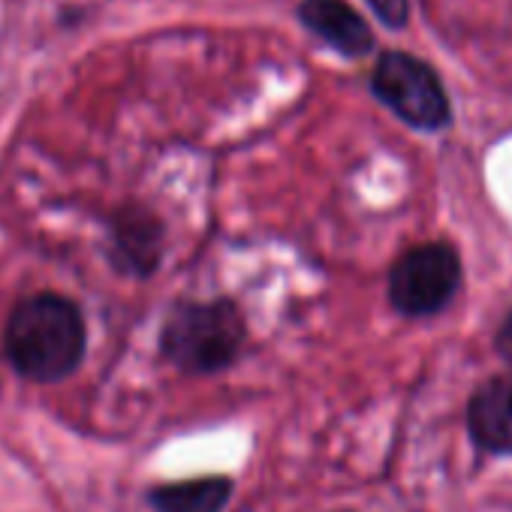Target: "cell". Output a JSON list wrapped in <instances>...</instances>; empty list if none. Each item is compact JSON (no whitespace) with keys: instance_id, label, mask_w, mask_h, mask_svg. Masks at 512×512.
Returning a JSON list of instances; mask_svg holds the SVG:
<instances>
[{"instance_id":"6da1fadb","label":"cell","mask_w":512,"mask_h":512,"mask_svg":"<svg viewBox=\"0 0 512 512\" xmlns=\"http://www.w3.org/2000/svg\"><path fill=\"white\" fill-rule=\"evenodd\" d=\"M4 344L22 377L58 383L82 365L85 320L70 299L43 293L13 311Z\"/></svg>"},{"instance_id":"7a4b0ae2","label":"cell","mask_w":512,"mask_h":512,"mask_svg":"<svg viewBox=\"0 0 512 512\" xmlns=\"http://www.w3.org/2000/svg\"><path fill=\"white\" fill-rule=\"evenodd\" d=\"M244 341V323L229 302L178 305L160 335L172 365L187 374H214L235 362Z\"/></svg>"},{"instance_id":"3957f363","label":"cell","mask_w":512,"mask_h":512,"mask_svg":"<svg viewBox=\"0 0 512 512\" xmlns=\"http://www.w3.org/2000/svg\"><path fill=\"white\" fill-rule=\"evenodd\" d=\"M374 94L410 127L440 130L449 124V97L428 64L404 52H386L374 70Z\"/></svg>"},{"instance_id":"277c9868","label":"cell","mask_w":512,"mask_h":512,"mask_svg":"<svg viewBox=\"0 0 512 512\" xmlns=\"http://www.w3.org/2000/svg\"><path fill=\"white\" fill-rule=\"evenodd\" d=\"M461 284V260L449 244H419L392 269L389 296L407 317H431L443 311Z\"/></svg>"},{"instance_id":"5b68a950","label":"cell","mask_w":512,"mask_h":512,"mask_svg":"<svg viewBox=\"0 0 512 512\" xmlns=\"http://www.w3.org/2000/svg\"><path fill=\"white\" fill-rule=\"evenodd\" d=\"M467 425L479 449L497 455L512 452V377H494L473 392Z\"/></svg>"},{"instance_id":"8992f818","label":"cell","mask_w":512,"mask_h":512,"mask_svg":"<svg viewBox=\"0 0 512 512\" xmlns=\"http://www.w3.org/2000/svg\"><path fill=\"white\" fill-rule=\"evenodd\" d=\"M302 22L347 58H362L374 49V34L347 0H302Z\"/></svg>"},{"instance_id":"52a82bcc","label":"cell","mask_w":512,"mask_h":512,"mask_svg":"<svg viewBox=\"0 0 512 512\" xmlns=\"http://www.w3.org/2000/svg\"><path fill=\"white\" fill-rule=\"evenodd\" d=\"M232 494V482L223 476L169 482L148 491V503L157 512H223Z\"/></svg>"},{"instance_id":"ba28073f","label":"cell","mask_w":512,"mask_h":512,"mask_svg":"<svg viewBox=\"0 0 512 512\" xmlns=\"http://www.w3.org/2000/svg\"><path fill=\"white\" fill-rule=\"evenodd\" d=\"M115 247L121 250L127 266L151 272L160 250V229L148 214H124L115 220Z\"/></svg>"},{"instance_id":"9c48e42d","label":"cell","mask_w":512,"mask_h":512,"mask_svg":"<svg viewBox=\"0 0 512 512\" xmlns=\"http://www.w3.org/2000/svg\"><path fill=\"white\" fill-rule=\"evenodd\" d=\"M374 13L380 16L383 25L389 28H404L410 16V0H371Z\"/></svg>"}]
</instances>
